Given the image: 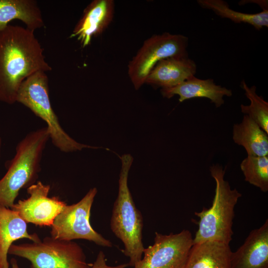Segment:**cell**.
<instances>
[{"label":"cell","mask_w":268,"mask_h":268,"mask_svg":"<svg viewBox=\"0 0 268 268\" xmlns=\"http://www.w3.org/2000/svg\"><path fill=\"white\" fill-rule=\"evenodd\" d=\"M52 70L34 31L8 25L0 31V101L16 102L22 82L33 73Z\"/></svg>","instance_id":"cell-1"},{"label":"cell","mask_w":268,"mask_h":268,"mask_svg":"<svg viewBox=\"0 0 268 268\" xmlns=\"http://www.w3.org/2000/svg\"><path fill=\"white\" fill-rule=\"evenodd\" d=\"M49 139L46 126L28 133L17 143L7 172L0 179V205L11 208L20 190L36 183Z\"/></svg>","instance_id":"cell-2"},{"label":"cell","mask_w":268,"mask_h":268,"mask_svg":"<svg viewBox=\"0 0 268 268\" xmlns=\"http://www.w3.org/2000/svg\"><path fill=\"white\" fill-rule=\"evenodd\" d=\"M121 169L118 196L113 207L110 227L124 245L123 252L129 259V266L134 267L142 258L143 218L136 208L129 188L128 180L133 157L124 154L121 157Z\"/></svg>","instance_id":"cell-3"},{"label":"cell","mask_w":268,"mask_h":268,"mask_svg":"<svg viewBox=\"0 0 268 268\" xmlns=\"http://www.w3.org/2000/svg\"><path fill=\"white\" fill-rule=\"evenodd\" d=\"M209 171L216 184L215 195L209 208H204L195 213L199 220L193 244L216 241L229 244L233 234L234 208L242 194L236 189L231 188L224 179L225 169L220 165H212Z\"/></svg>","instance_id":"cell-4"},{"label":"cell","mask_w":268,"mask_h":268,"mask_svg":"<svg viewBox=\"0 0 268 268\" xmlns=\"http://www.w3.org/2000/svg\"><path fill=\"white\" fill-rule=\"evenodd\" d=\"M16 102L29 108L46 123L50 139L61 151L68 153L84 148H98L77 142L63 129L52 107L46 72H36L22 82L17 92Z\"/></svg>","instance_id":"cell-5"},{"label":"cell","mask_w":268,"mask_h":268,"mask_svg":"<svg viewBox=\"0 0 268 268\" xmlns=\"http://www.w3.org/2000/svg\"><path fill=\"white\" fill-rule=\"evenodd\" d=\"M8 254L28 260L31 268H88L81 246L51 236L30 243L12 244Z\"/></svg>","instance_id":"cell-6"},{"label":"cell","mask_w":268,"mask_h":268,"mask_svg":"<svg viewBox=\"0 0 268 268\" xmlns=\"http://www.w3.org/2000/svg\"><path fill=\"white\" fill-rule=\"evenodd\" d=\"M188 44L187 37L168 32L147 39L128 65V74L134 88L138 90L145 83L149 73L160 61L188 56Z\"/></svg>","instance_id":"cell-7"},{"label":"cell","mask_w":268,"mask_h":268,"mask_svg":"<svg viewBox=\"0 0 268 268\" xmlns=\"http://www.w3.org/2000/svg\"><path fill=\"white\" fill-rule=\"evenodd\" d=\"M97 193L96 188H91L77 202L67 204L54 219L51 236L68 241L84 239L98 246L111 247L112 242L96 232L90 223L91 208Z\"/></svg>","instance_id":"cell-8"},{"label":"cell","mask_w":268,"mask_h":268,"mask_svg":"<svg viewBox=\"0 0 268 268\" xmlns=\"http://www.w3.org/2000/svg\"><path fill=\"white\" fill-rule=\"evenodd\" d=\"M190 231L164 235L155 232L154 243L144 248L134 268H184L193 245Z\"/></svg>","instance_id":"cell-9"},{"label":"cell","mask_w":268,"mask_h":268,"mask_svg":"<svg viewBox=\"0 0 268 268\" xmlns=\"http://www.w3.org/2000/svg\"><path fill=\"white\" fill-rule=\"evenodd\" d=\"M50 190V185L37 181L27 189L29 197L19 200L11 209L26 223L51 227L67 203L58 197H48Z\"/></svg>","instance_id":"cell-10"},{"label":"cell","mask_w":268,"mask_h":268,"mask_svg":"<svg viewBox=\"0 0 268 268\" xmlns=\"http://www.w3.org/2000/svg\"><path fill=\"white\" fill-rule=\"evenodd\" d=\"M115 9L113 0H94L84 9L70 35L82 47L90 45L93 38L101 34L112 22Z\"/></svg>","instance_id":"cell-11"},{"label":"cell","mask_w":268,"mask_h":268,"mask_svg":"<svg viewBox=\"0 0 268 268\" xmlns=\"http://www.w3.org/2000/svg\"><path fill=\"white\" fill-rule=\"evenodd\" d=\"M230 268H268V220L253 230L244 243L232 252Z\"/></svg>","instance_id":"cell-12"},{"label":"cell","mask_w":268,"mask_h":268,"mask_svg":"<svg viewBox=\"0 0 268 268\" xmlns=\"http://www.w3.org/2000/svg\"><path fill=\"white\" fill-rule=\"evenodd\" d=\"M196 70L195 62L188 56L168 58L156 64L145 83L161 89L173 87L194 76Z\"/></svg>","instance_id":"cell-13"},{"label":"cell","mask_w":268,"mask_h":268,"mask_svg":"<svg viewBox=\"0 0 268 268\" xmlns=\"http://www.w3.org/2000/svg\"><path fill=\"white\" fill-rule=\"evenodd\" d=\"M161 93L168 99L178 95L180 102L195 98H207L217 108L224 104V96L232 95L231 89L216 85L213 79H201L195 76L175 87L162 88Z\"/></svg>","instance_id":"cell-14"},{"label":"cell","mask_w":268,"mask_h":268,"mask_svg":"<svg viewBox=\"0 0 268 268\" xmlns=\"http://www.w3.org/2000/svg\"><path fill=\"white\" fill-rule=\"evenodd\" d=\"M24 238L40 240L36 233H29L27 223L16 211L0 205V268H9V249L14 241Z\"/></svg>","instance_id":"cell-15"},{"label":"cell","mask_w":268,"mask_h":268,"mask_svg":"<svg viewBox=\"0 0 268 268\" xmlns=\"http://www.w3.org/2000/svg\"><path fill=\"white\" fill-rule=\"evenodd\" d=\"M229 244L206 241L193 244L184 268H230Z\"/></svg>","instance_id":"cell-16"},{"label":"cell","mask_w":268,"mask_h":268,"mask_svg":"<svg viewBox=\"0 0 268 268\" xmlns=\"http://www.w3.org/2000/svg\"><path fill=\"white\" fill-rule=\"evenodd\" d=\"M23 22L34 31L44 26L41 11L34 0H0V31L13 20Z\"/></svg>","instance_id":"cell-17"},{"label":"cell","mask_w":268,"mask_h":268,"mask_svg":"<svg viewBox=\"0 0 268 268\" xmlns=\"http://www.w3.org/2000/svg\"><path fill=\"white\" fill-rule=\"evenodd\" d=\"M232 137L235 143L245 148L248 156H268V134L247 115L233 125Z\"/></svg>","instance_id":"cell-18"},{"label":"cell","mask_w":268,"mask_h":268,"mask_svg":"<svg viewBox=\"0 0 268 268\" xmlns=\"http://www.w3.org/2000/svg\"><path fill=\"white\" fill-rule=\"evenodd\" d=\"M198 2L202 7L211 10L222 18L229 19L235 23H248L258 30L268 26L267 8H263L260 12L250 14L232 9L222 0H199Z\"/></svg>","instance_id":"cell-19"},{"label":"cell","mask_w":268,"mask_h":268,"mask_svg":"<svg viewBox=\"0 0 268 268\" xmlns=\"http://www.w3.org/2000/svg\"><path fill=\"white\" fill-rule=\"evenodd\" d=\"M241 87L250 101V105H241L242 113L251 118L268 134V102L265 101L263 97L256 93L255 86L250 87L243 80L241 83Z\"/></svg>","instance_id":"cell-20"},{"label":"cell","mask_w":268,"mask_h":268,"mask_svg":"<svg viewBox=\"0 0 268 268\" xmlns=\"http://www.w3.org/2000/svg\"><path fill=\"white\" fill-rule=\"evenodd\" d=\"M245 180L263 192L268 191V156H247L240 164Z\"/></svg>","instance_id":"cell-21"},{"label":"cell","mask_w":268,"mask_h":268,"mask_svg":"<svg viewBox=\"0 0 268 268\" xmlns=\"http://www.w3.org/2000/svg\"><path fill=\"white\" fill-rule=\"evenodd\" d=\"M128 264H123L116 266H110L106 263L105 255L102 251L99 252L96 259L93 264H89L88 268H126Z\"/></svg>","instance_id":"cell-22"},{"label":"cell","mask_w":268,"mask_h":268,"mask_svg":"<svg viewBox=\"0 0 268 268\" xmlns=\"http://www.w3.org/2000/svg\"><path fill=\"white\" fill-rule=\"evenodd\" d=\"M11 268H19L17 261L12 258L10 260Z\"/></svg>","instance_id":"cell-23"},{"label":"cell","mask_w":268,"mask_h":268,"mask_svg":"<svg viewBox=\"0 0 268 268\" xmlns=\"http://www.w3.org/2000/svg\"><path fill=\"white\" fill-rule=\"evenodd\" d=\"M1 147H2V139H1V134H0V159L1 153Z\"/></svg>","instance_id":"cell-24"}]
</instances>
